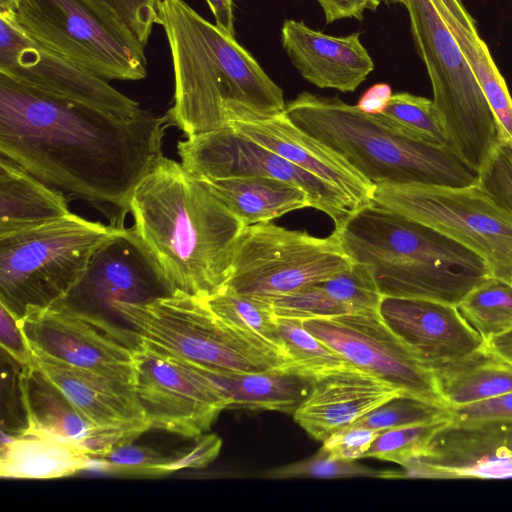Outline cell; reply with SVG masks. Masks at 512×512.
Listing matches in <instances>:
<instances>
[{"mask_svg": "<svg viewBox=\"0 0 512 512\" xmlns=\"http://www.w3.org/2000/svg\"><path fill=\"white\" fill-rule=\"evenodd\" d=\"M437 388L448 408L484 401L512 391V364L484 343L479 349L433 367Z\"/></svg>", "mask_w": 512, "mask_h": 512, "instance_id": "cell-28", "label": "cell"}, {"mask_svg": "<svg viewBox=\"0 0 512 512\" xmlns=\"http://www.w3.org/2000/svg\"><path fill=\"white\" fill-rule=\"evenodd\" d=\"M511 283H512V281H511Z\"/></svg>", "mask_w": 512, "mask_h": 512, "instance_id": "cell-53", "label": "cell"}, {"mask_svg": "<svg viewBox=\"0 0 512 512\" xmlns=\"http://www.w3.org/2000/svg\"><path fill=\"white\" fill-rule=\"evenodd\" d=\"M317 2L323 10L327 24L345 18L362 20L365 11H375L380 4L377 0H317Z\"/></svg>", "mask_w": 512, "mask_h": 512, "instance_id": "cell-47", "label": "cell"}, {"mask_svg": "<svg viewBox=\"0 0 512 512\" xmlns=\"http://www.w3.org/2000/svg\"><path fill=\"white\" fill-rule=\"evenodd\" d=\"M96 461L79 444L24 427L2 441L0 476L8 479H55L91 469Z\"/></svg>", "mask_w": 512, "mask_h": 512, "instance_id": "cell-24", "label": "cell"}, {"mask_svg": "<svg viewBox=\"0 0 512 512\" xmlns=\"http://www.w3.org/2000/svg\"><path fill=\"white\" fill-rule=\"evenodd\" d=\"M446 5L453 33L491 108L501 142L512 148V97L505 79L462 0H446Z\"/></svg>", "mask_w": 512, "mask_h": 512, "instance_id": "cell-29", "label": "cell"}, {"mask_svg": "<svg viewBox=\"0 0 512 512\" xmlns=\"http://www.w3.org/2000/svg\"><path fill=\"white\" fill-rule=\"evenodd\" d=\"M380 432L361 426H349L330 435L323 441L321 449L335 459L356 461L365 457Z\"/></svg>", "mask_w": 512, "mask_h": 512, "instance_id": "cell-43", "label": "cell"}, {"mask_svg": "<svg viewBox=\"0 0 512 512\" xmlns=\"http://www.w3.org/2000/svg\"><path fill=\"white\" fill-rule=\"evenodd\" d=\"M195 439L194 445L173 454L174 472L204 468L217 458L222 446V440L217 435L202 434Z\"/></svg>", "mask_w": 512, "mask_h": 512, "instance_id": "cell-46", "label": "cell"}, {"mask_svg": "<svg viewBox=\"0 0 512 512\" xmlns=\"http://www.w3.org/2000/svg\"><path fill=\"white\" fill-rule=\"evenodd\" d=\"M386 478H512V422L449 421L426 452Z\"/></svg>", "mask_w": 512, "mask_h": 512, "instance_id": "cell-17", "label": "cell"}, {"mask_svg": "<svg viewBox=\"0 0 512 512\" xmlns=\"http://www.w3.org/2000/svg\"><path fill=\"white\" fill-rule=\"evenodd\" d=\"M325 291L351 313L379 311L382 300L370 271L362 264L352 267L332 278L320 282Z\"/></svg>", "mask_w": 512, "mask_h": 512, "instance_id": "cell-38", "label": "cell"}, {"mask_svg": "<svg viewBox=\"0 0 512 512\" xmlns=\"http://www.w3.org/2000/svg\"><path fill=\"white\" fill-rule=\"evenodd\" d=\"M276 317L308 320L351 313L334 300L320 282L266 299Z\"/></svg>", "mask_w": 512, "mask_h": 512, "instance_id": "cell-39", "label": "cell"}, {"mask_svg": "<svg viewBox=\"0 0 512 512\" xmlns=\"http://www.w3.org/2000/svg\"><path fill=\"white\" fill-rule=\"evenodd\" d=\"M228 126L326 181L358 208L372 203L375 186L338 153L297 127L285 111L261 115L243 107L227 111Z\"/></svg>", "mask_w": 512, "mask_h": 512, "instance_id": "cell-19", "label": "cell"}, {"mask_svg": "<svg viewBox=\"0 0 512 512\" xmlns=\"http://www.w3.org/2000/svg\"><path fill=\"white\" fill-rule=\"evenodd\" d=\"M382 114L422 140L449 147L440 113L431 99L407 92L396 93Z\"/></svg>", "mask_w": 512, "mask_h": 512, "instance_id": "cell-34", "label": "cell"}, {"mask_svg": "<svg viewBox=\"0 0 512 512\" xmlns=\"http://www.w3.org/2000/svg\"><path fill=\"white\" fill-rule=\"evenodd\" d=\"M129 213L173 293L206 298L226 286L244 223L181 163L158 158Z\"/></svg>", "mask_w": 512, "mask_h": 512, "instance_id": "cell-2", "label": "cell"}, {"mask_svg": "<svg viewBox=\"0 0 512 512\" xmlns=\"http://www.w3.org/2000/svg\"><path fill=\"white\" fill-rule=\"evenodd\" d=\"M204 299L224 322L264 340L286 356L276 316L266 300L236 292L227 286Z\"/></svg>", "mask_w": 512, "mask_h": 512, "instance_id": "cell-31", "label": "cell"}, {"mask_svg": "<svg viewBox=\"0 0 512 512\" xmlns=\"http://www.w3.org/2000/svg\"><path fill=\"white\" fill-rule=\"evenodd\" d=\"M111 312L145 344L198 366L228 373L291 367L286 356L224 322L198 296L175 292L142 302H118Z\"/></svg>", "mask_w": 512, "mask_h": 512, "instance_id": "cell-6", "label": "cell"}, {"mask_svg": "<svg viewBox=\"0 0 512 512\" xmlns=\"http://www.w3.org/2000/svg\"><path fill=\"white\" fill-rule=\"evenodd\" d=\"M403 5L449 148L478 174L501 138L491 108L449 23L446 0H405Z\"/></svg>", "mask_w": 512, "mask_h": 512, "instance_id": "cell-7", "label": "cell"}, {"mask_svg": "<svg viewBox=\"0 0 512 512\" xmlns=\"http://www.w3.org/2000/svg\"><path fill=\"white\" fill-rule=\"evenodd\" d=\"M384 471L375 470L357 464L355 461L335 459L322 449L311 458L285 466L273 468L264 473L263 477L271 479L290 478H348V477H378L382 478Z\"/></svg>", "mask_w": 512, "mask_h": 512, "instance_id": "cell-40", "label": "cell"}, {"mask_svg": "<svg viewBox=\"0 0 512 512\" xmlns=\"http://www.w3.org/2000/svg\"><path fill=\"white\" fill-rule=\"evenodd\" d=\"M439 420H450L447 406L402 395L370 411L350 426L382 431Z\"/></svg>", "mask_w": 512, "mask_h": 512, "instance_id": "cell-36", "label": "cell"}, {"mask_svg": "<svg viewBox=\"0 0 512 512\" xmlns=\"http://www.w3.org/2000/svg\"><path fill=\"white\" fill-rule=\"evenodd\" d=\"M392 95L391 87L388 84L377 83L360 97L356 107L368 114H382Z\"/></svg>", "mask_w": 512, "mask_h": 512, "instance_id": "cell-48", "label": "cell"}, {"mask_svg": "<svg viewBox=\"0 0 512 512\" xmlns=\"http://www.w3.org/2000/svg\"><path fill=\"white\" fill-rule=\"evenodd\" d=\"M450 420L420 423L382 430L365 457L397 463L401 466L422 456L433 436Z\"/></svg>", "mask_w": 512, "mask_h": 512, "instance_id": "cell-35", "label": "cell"}, {"mask_svg": "<svg viewBox=\"0 0 512 512\" xmlns=\"http://www.w3.org/2000/svg\"><path fill=\"white\" fill-rule=\"evenodd\" d=\"M181 164L198 178L271 177L302 189L310 207L327 214L335 230L359 209L330 183L296 166L231 127L186 137L177 143Z\"/></svg>", "mask_w": 512, "mask_h": 512, "instance_id": "cell-13", "label": "cell"}, {"mask_svg": "<svg viewBox=\"0 0 512 512\" xmlns=\"http://www.w3.org/2000/svg\"><path fill=\"white\" fill-rule=\"evenodd\" d=\"M477 176L484 191L512 215V148L501 142Z\"/></svg>", "mask_w": 512, "mask_h": 512, "instance_id": "cell-41", "label": "cell"}, {"mask_svg": "<svg viewBox=\"0 0 512 512\" xmlns=\"http://www.w3.org/2000/svg\"><path fill=\"white\" fill-rule=\"evenodd\" d=\"M140 342L135 391L150 428L193 439L209 431L228 398L200 372Z\"/></svg>", "mask_w": 512, "mask_h": 512, "instance_id": "cell-15", "label": "cell"}, {"mask_svg": "<svg viewBox=\"0 0 512 512\" xmlns=\"http://www.w3.org/2000/svg\"><path fill=\"white\" fill-rule=\"evenodd\" d=\"M16 5V0H0V16L10 15Z\"/></svg>", "mask_w": 512, "mask_h": 512, "instance_id": "cell-51", "label": "cell"}, {"mask_svg": "<svg viewBox=\"0 0 512 512\" xmlns=\"http://www.w3.org/2000/svg\"><path fill=\"white\" fill-rule=\"evenodd\" d=\"M175 358L214 383L228 398L229 409L269 410L293 414L312 387L311 377L288 369L228 373Z\"/></svg>", "mask_w": 512, "mask_h": 512, "instance_id": "cell-25", "label": "cell"}, {"mask_svg": "<svg viewBox=\"0 0 512 512\" xmlns=\"http://www.w3.org/2000/svg\"><path fill=\"white\" fill-rule=\"evenodd\" d=\"M486 344L498 356L512 364V329L487 340Z\"/></svg>", "mask_w": 512, "mask_h": 512, "instance_id": "cell-50", "label": "cell"}, {"mask_svg": "<svg viewBox=\"0 0 512 512\" xmlns=\"http://www.w3.org/2000/svg\"><path fill=\"white\" fill-rule=\"evenodd\" d=\"M117 230L76 214L0 236V302L19 317L65 300Z\"/></svg>", "mask_w": 512, "mask_h": 512, "instance_id": "cell-8", "label": "cell"}, {"mask_svg": "<svg viewBox=\"0 0 512 512\" xmlns=\"http://www.w3.org/2000/svg\"><path fill=\"white\" fill-rule=\"evenodd\" d=\"M290 120L344 158L374 186L466 187L478 176L446 146L422 140L383 114H368L339 97L300 93L286 104Z\"/></svg>", "mask_w": 512, "mask_h": 512, "instance_id": "cell-5", "label": "cell"}, {"mask_svg": "<svg viewBox=\"0 0 512 512\" xmlns=\"http://www.w3.org/2000/svg\"><path fill=\"white\" fill-rule=\"evenodd\" d=\"M0 73L27 86L120 115L141 109L102 79L36 43L7 18L0 17Z\"/></svg>", "mask_w": 512, "mask_h": 512, "instance_id": "cell-16", "label": "cell"}, {"mask_svg": "<svg viewBox=\"0 0 512 512\" xmlns=\"http://www.w3.org/2000/svg\"><path fill=\"white\" fill-rule=\"evenodd\" d=\"M276 321L285 355L291 363L290 371L313 378L347 363L311 334L302 320L276 317Z\"/></svg>", "mask_w": 512, "mask_h": 512, "instance_id": "cell-33", "label": "cell"}, {"mask_svg": "<svg viewBox=\"0 0 512 512\" xmlns=\"http://www.w3.org/2000/svg\"><path fill=\"white\" fill-rule=\"evenodd\" d=\"M245 226L270 222L310 207L307 194L288 182L262 176L200 178Z\"/></svg>", "mask_w": 512, "mask_h": 512, "instance_id": "cell-27", "label": "cell"}, {"mask_svg": "<svg viewBox=\"0 0 512 512\" xmlns=\"http://www.w3.org/2000/svg\"><path fill=\"white\" fill-rule=\"evenodd\" d=\"M281 42L301 76L319 88L353 92L374 70L359 32L335 37L288 19L282 25Z\"/></svg>", "mask_w": 512, "mask_h": 512, "instance_id": "cell-23", "label": "cell"}, {"mask_svg": "<svg viewBox=\"0 0 512 512\" xmlns=\"http://www.w3.org/2000/svg\"><path fill=\"white\" fill-rule=\"evenodd\" d=\"M33 358L35 369L94 427L119 432L130 442L151 429L134 388L40 355Z\"/></svg>", "mask_w": 512, "mask_h": 512, "instance_id": "cell-22", "label": "cell"}, {"mask_svg": "<svg viewBox=\"0 0 512 512\" xmlns=\"http://www.w3.org/2000/svg\"><path fill=\"white\" fill-rule=\"evenodd\" d=\"M0 343L21 368L34 366L32 351L21 327L20 317L0 302Z\"/></svg>", "mask_w": 512, "mask_h": 512, "instance_id": "cell-44", "label": "cell"}, {"mask_svg": "<svg viewBox=\"0 0 512 512\" xmlns=\"http://www.w3.org/2000/svg\"><path fill=\"white\" fill-rule=\"evenodd\" d=\"M20 401L27 428L41 430L82 445L97 429L35 367L21 368Z\"/></svg>", "mask_w": 512, "mask_h": 512, "instance_id": "cell-30", "label": "cell"}, {"mask_svg": "<svg viewBox=\"0 0 512 512\" xmlns=\"http://www.w3.org/2000/svg\"><path fill=\"white\" fill-rule=\"evenodd\" d=\"M303 325L346 362L386 381L404 396L446 406L433 369L390 329L379 311L308 319Z\"/></svg>", "mask_w": 512, "mask_h": 512, "instance_id": "cell-14", "label": "cell"}, {"mask_svg": "<svg viewBox=\"0 0 512 512\" xmlns=\"http://www.w3.org/2000/svg\"><path fill=\"white\" fill-rule=\"evenodd\" d=\"M95 461V466L105 473L123 477L157 478L174 473L173 454H163L133 442L120 444Z\"/></svg>", "mask_w": 512, "mask_h": 512, "instance_id": "cell-37", "label": "cell"}, {"mask_svg": "<svg viewBox=\"0 0 512 512\" xmlns=\"http://www.w3.org/2000/svg\"><path fill=\"white\" fill-rule=\"evenodd\" d=\"M164 116H120L0 73V153L124 227L131 195L161 157Z\"/></svg>", "mask_w": 512, "mask_h": 512, "instance_id": "cell-1", "label": "cell"}, {"mask_svg": "<svg viewBox=\"0 0 512 512\" xmlns=\"http://www.w3.org/2000/svg\"><path fill=\"white\" fill-rule=\"evenodd\" d=\"M121 19L145 46L160 23L161 0H89Z\"/></svg>", "mask_w": 512, "mask_h": 512, "instance_id": "cell-42", "label": "cell"}, {"mask_svg": "<svg viewBox=\"0 0 512 512\" xmlns=\"http://www.w3.org/2000/svg\"><path fill=\"white\" fill-rule=\"evenodd\" d=\"M69 198L0 156V236L63 218Z\"/></svg>", "mask_w": 512, "mask_h": 512, "instance_id": "cell-26", "label": "cell"}, {"mask_svg": "<svg viewBox=\"0 0 512 512\" xmlns=\"http://www.w3.org/2000/svg\"><path fill=\"white\" fill-rule=\"evenodd\" d=\"M402 395L396 387L347 362L312 378L311 390L293 417L312 438L323 442Z\"/></svg>", "mask_w": 512, "mask_h": 512, "instance_id": "cell-21", "label": "cell"}, {"mask_svg": "<svg viewBox=\"0 0 512 512\" xmlns=\"http://www.w3.org/2000/svg\"><path fill=\"white\" fill-rule=\"evenodd\" d=\"M379 3H384L386 5H391V4H404V1L405 0H377Z\"/></svg>", "mask_w": 512, "mask_h": 512, "instance_id": "cell-52", "label": "cell"}, {"mask_svg": "<svg viewBox=\"0 0 512 512\" xmlns=\"http://www.w3.org/2000/svg\"><path fill=\"white\" fill-rule=\"evenodd\" d=\"M211 9L215 24L227 35L235 37L233 0H206Z\"/></svg>", "mask_w": 512, "mask_h": 512, "instance_id": "cell-49", "label": "cell"}, {"mask_svg": "<svg viewBox=\"0 0 512 512\" xmlns=\"http://www.w3.org/2000/svg\"><path fill=\"white\" fill-rule=\"evenodd\" d=\"M159 16L174 75L168 126L190 137L227 127L230 107L261 115L285 111L282 89L235 37L184 0H161Z\"/></svg>", "mask_w": 512, "mask_h": 512, "instance_id": "cell-3", "label": "cell"}, {"mask_svg": "<svg viewBox=\"0 0 512 512\" xmlns=\"http://www.w3.org/2000/svg\"><path fill=\"white\" fill-rule=\"evenodd\" d=\"M334 233L351 260L368 268L382 296L457 306L493 277L473 250L374 202L357 209Z\"/></svg>", "mask_w": 512, "mask_h": 512, "instance_id": "cell-4", "label": "cell"}, {"mask_svg": "<svg viewBox=\"0 0 512 512\" xmlns=\"http://www.w3.org/2000/svg\"><path fill=\"white\" fill-rule=\"evenodd\" d=\"M4 18L36 43L107 81L147 75L144 45L121 19L89 0H16Z\"/></svg>", "mask_w": 512, "mask_h": 512, "instance_id": "cell-9", "label": "cell"}, {"mask_svg": "<svg viewBox=\"0 0 512 512\" xmlns=\"http://www.w3.org/2000/svg\"><path fill=\"white\" fill-rule=\"evenodd\" d=\"M379 314L432 369L466 356L485 343L457 306L448 303L383 296Z\"/></svg>", "mask_w": 512, "mask_h": 512, "instance_id": "cell-20", "label": "cell"}, {"mask_svg": "<svg viewBox=\"0 0 512 512\" xmlns=\"http://www.w3.org/2000/svg\"><path fill=\"white\" fill-rule=\"evenodd\" d=\"M20 323L32 354L135 389L141 342L133 329L66 301L28 308Z\"/></svg>", "mask_w": 512, "mask_h": 512, "instance_id": "cell-12", "label": "cell"}, {"mask_svg": "<svg viewBox=\"0 0 512 512\" xmlns=\"http://www.w3.org/2000/svg\"><path fill=\"white\" fill-rule=\"evenodd\" d=\"M352 265L334 232L318 238L264 222L242 230L226 286L266 300L332 278Z\"/></svg>", "mask_w": 512, "mask_h": 512, "instance_id": "cell-11", "label": "cell"}, {"mask_svg": "<svg viewBox=\"0 0 512 512\" xmlns=\"http://www.w3.org/2000/svg\"><path fill=\"white\" fill-rule=\"evenodd\" d=\"M169 294L170 285L134 228L121 227L96 250L84 276L63 301L104 314L118 302Z\"/></svg>", "mask_w": 512, "mask_h": 512, "instance_id": "cell-18", "label": "cell"}, {"mask_svg": "<svg viewBox=\"0 0 512 512\" xmlns=\"http://www.w3.org/2000/svg\"><path fill=\"white\" fill-rule=\"evenodd\" d=\"M372 202L458 241L487 262L493 277L512 281V215L478 183L379 184Z\"/></svg>", "mask_w": 512, "mask_h": 512, "instance_id": "cell-10", "label": "cell"}, {"mask_svg": "<svg viewBox=\"0 0 512 512\" xmlns=\"http://www.w3.org/2000/svg\"><path fill=\"white\" fill-rule=\"evenodd\" d=\"M452 422H512V391L484 401L449 408Z\"/></svg>", "mask_w": 512, "mask_h": 512, "instance_id": "cell-45", "label": "cell"}, {"mask_svg": "<svg viewBox=\"0 0 512 512\" xmlns=\"http://www.w3.org/2000/svg\"><path fill=\"white\" fill-rule=\"evenodd\" d=\"M457 308L486 342L512 329V283L491 277L472 289Z\"/></svg>", "mask_w": 512, "mask_h": 512, "instance_id": "cell-32", "label": "cell"}]
</instances>
